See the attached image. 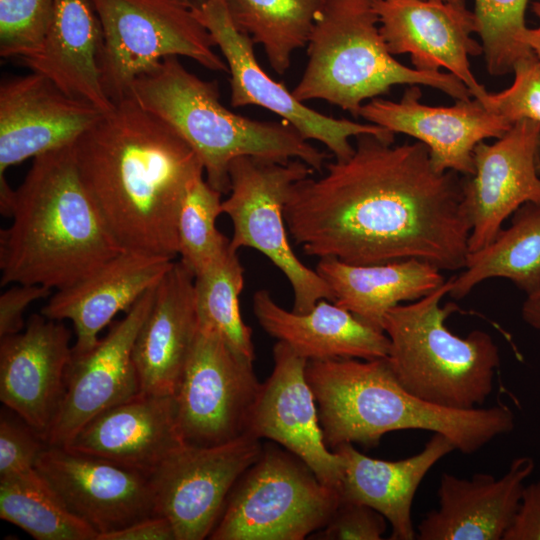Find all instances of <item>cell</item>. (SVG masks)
Listing matches in <instances>:
<instances>
[{"label": "cell", "instance_id": "6da1fadb", "mask_svg": "<svg viewBox=\"0 0 540 540\" xmlns=\"http://www.w3.org/2000/svg\"><path fill=\"white\" fill-rule=\"evenodd\" d=\"M356 140L349 158L292 185L284 218L295 244L308 256L348 264L418 259L463 269L471 226L459 173L437 170L420 141Z\"/></svg>", "mask_w": 540, "mask_h": 540}, {"label": "cell", "instance_id": "7a4b0ae2", "mask_svg": "<svg viewBox=\"0 0 540 540\" xmlns=\"http://www.w3.org/2000/svg\"><path fill=\"white\" fill-rule=\"evenodd\" d=\"M72 149L81 180L121 247L174 260L182 201L205 175L192 148L127 97Z\"/></svg>", "mask_w": 540, "mask_h": 540}, {"label": "cell", "instance_id": "3957f363", "mask_svg": "<svg viewBox=\"0 0 540 540\" xmlns=\"http://www.w3.org/2000/svg\"><path fill=\"white\" fill-rule=\"evenodd\" d=\"M72 145L33 158L15 189L12 223L0 231L1 286L60 290L125 250L83 184Z\"/></svg>", "mask_w": 540, "mask_h": 540}, {"label": "cell", "instance_id": "277c9868", "mask_svg": "<svg viewBox=\"0 0 540 540\" xmlns=\"http://www.w3.org/2000/svg\"><path fill=\"white\" fill-rule=\"evenodd\" d=\"M306 378L331 450L343 443L375 447L389 432L415 429L441 433L456 450L471 454L515 426L512 410L503 404L456 410L414 396L387 357L311 360Z\"/></svg>", "mask_w": 540, "mask_h": 540}, {"label": "cell", "instance_id": "5b68a950", "mask_svg": "<svg viewBox=\"0 0 540 540\" xmlns=\"http://www.w3.org/2000/svg\"><path fill=\"white\" fill-rule=\"evenodd\" d=\"M129 98L173 128L199 158L207 182L230 190L229 166L241 156L271 162L299 159L314 171L327 154L287 122L258 121L226 108L216 82L189 72L178 56L163 58L132 84Z\"/></svg>", "mask_w": 540, "mask_h": 540}, {"label": "cell", "instance_id": "8992f818", "mask_svg": "<svg viewBox=\"0 0 540 540\" xmlns=\"http://www.w3.org/2000/svg\"><path fill=\"white\" fill-rule=\"evenodd\" d=\"M308 61L293 89L301 101L324 100L354 117L365 100L395 85H425L457 101L470 100L456 76L420 71L396 60L380 33L374 0H325L307 43Z\"/></svg>", "mask_w": 540, "mask_h": 540}, {"label": "cell", "instance_id": "52a82bcc", "mask_svg": "<svg viewBox=\"0 0 540 540\" xmlns=\"http://www.w3.org/2000/svg\"><path fill=\"white\" fill-rule=\"evenodd\" d=\"M451 282L391 308L382 329L390 343L387 359L408 392L438 406L468 410L483 405L491 394L500 356L487 332L474 330L460 337L445 324L458 310L454 303L440 306Z\"/></svg>", "mask_w": 540, "mask_h": 540}, {"label": "cell", "instance_id": "ba28073f", "mask_svg": "<svg viewBox=\"0 0 540 540\" xmlns=\"http://www.w3.org/2000/svg\"><path fill=\"white\" fill-rule=\"evenodd\" d=\"M102 27L100 81L114 104L127 98L133 82L163 58H191L212 71L228 72L214 52L209 31L188 0H92Z\"/></svg>", "mask_w": 540, "mask_h": 540}, {"label": "cell", "instance_id": "9c48e42d", "mask_svg": "<svg viewBox=\"0 0 540 540\" xmlns=\"http://www.w3.org/2000/svg\"><path fill=\"white\" fill-rule=\"evenodd\" d=\"M340 503L292 453L272 445L233 486L212 540H303L324 527Z\"/></svg>", "mask_w": 540, "mask_h": 540}, {"label": "cell", "instance_id": "30bf717a", "mask_svg": "<svg viewBox=\"0 0 540 540\" xmlns=\"http://www.w3.org/2000/svg\"><path fill=\"white\" fill-rule=\"evenodd\" d=\"M299 159L271 162L250 156L234 159L229 166V196L222 200V214L233 225V249L252 248L265 255L287 278L297 313L310 311L317 302L334 296L316 270L295 255L287 236L284 205L294 183L313 173Z\"/></svg>", "mask_w": 540, "mask_h": 540}, {"label": "cell", "instance_id": "8fae6325", "mask_svg": "<svg viewBox=\"0 0 540 540\" xmlns=\"http://www.w3.org/2000/svg\"><path fill=\"white\" fill-rule=\"evenodd\" d=\"M253 362L200 328L173 394L186 445L209 447L248 432L261 384Z\"/></svg>", "mask_w": 540, "mask_h": 540}, {"label": "cell", "instance_id": "7c38bea8", "mask_svg": "<svg viewBox=\"0 0 540 540\" xmlns=\"http://www.w3.org/2000/svg\"><path fill=\"white\" fill-rule=\"evenodd\" d=\"M194 16L211 34L230 73L231 105H255L282 117L305 139L324 144L335 160L349 158L351 137L372 134L392 139L388 129L368 123L324 115L297 100L282 83L272 79L259 65L252 39L234 24L226 0H188Z\"/></svg>", "mask_w": 540, "mask_h": 540}, {"label": "cell", "instance_id": "4fadbf2b", "mask_svg": "<svg viewBox=\"0 0 540 540\" xmlns=\"http://www.w3.org/2000/svg\"><path fill=\"white\" fill-rule=\"evenodd\" d=\"M262 449L249 433L215 446H182L150 476L155 515L170 521L176 540L209 538L233 486Z\"/></svg>", "mask_w": 540, "mask_h": 540}, {"label": "cell", "instance_id": "5bb4252c", "mask_svg": "<svg viewBox=\"0 0 540 540\" xmlns=\"http://www.w3.org/2000/svg\"><path fill=\"white\" fill-rule=\"evenodd\" d=\"M35 469L97 540L155 515L150 476L138 471L60 445H47Z\"/></svg>", "mask_w": 540, "mask_h": 540}, {"label": "cell", "instance_id": "9a60e30c", "mask_svg": "<svg viewBox=\"0 0 540 540\" xmlns=\"http://www.w3.org/2000/svg\"><path fill=\"white\" fill-rule=\"evenodd\" d=\"M474 174L463 179L469 252L488 245L525 203H540V123L521 119L492 144L474 149Z\"/></svg>", "mask_w": 540, "mask_h": 540}, {"label": "cell", "instance_id": "2e32d148", "mask_svg": "<svg viewBox=\"0 0 540 540\" xmlns=\"http://www.w3.org/2000/svg\"><path fill=\"white\" fill-rule=\"evenodd\" d=\"M156 286L138 299L124 318L112 322L91 350L72 353L65 396L46 437L48 445L67 444L97 414L140 393L133 347L153 304Z\"/></svg>", "mask_w": 540, "mask_h": 540}, {"label": "cell", "instance_id": "e0dca14e", "mask_svg": "<svg viewBox=\"0 0 540 540\" xmlns=\"http://www.w3.org/2000/svg\"><path fill=\"white\" fill-rule=\"evenodd\" d=\"M105 112L31 73L0 85V176L26 159L74 142Z\"/></svg>", "mask_w": 540, "mask_h": 540}, {"label": "cell", "instance_id": "ac0fdd59", "mask_svg": "<svg viewBox=\"0 0 540 540\" xmlns=\"http://www.w3.org/2000/svg\"><path fill=\"white\" fill-rule=\"evenodd\" d=\"M273 359V371L261 384L247 433L279 443L323 484L339 492L342 462L324 441L317 403L306 378L308 361L281 341L273 347Z\"/></svg>", "mask_w": 540, "mask_h": 540}, {"label": "cell", "instance_id": "d6986e66", "mask_svg": "<svg viewBox=\"0 0 540 540\" xmlns=\"http://www.w3.org/2000/svg\"><path fill=\"white\" fill-rule=\"evenodd\" d=\"M380 33L389 52L409 54L415 69L449 70L480 99L487 91L474 77L469 56L483 53L471 35L474 12L444 0H374Z\"/></svg>", "mask_w": 540, "mask_h": 540}, {"label": "cell", "instance_id": "ffe728a7", "mask_svg": "<svg viewBox=\"0 0 540 540\" xmlns=\"http://www.w3.org/2000/svg\"><path fill=\"white\" fill-rule=\"evenodd\" d=\"M70 338L61 321L41 313L24 331L0 338V400L45 441L65 396Z\"/></svg>", "mask_w": 540, "mask_h": 540}, {"label": "cell", "instance_id": "44dd1931", "mask_svg": "<svg viewBox=\"0 0 540 540\" xmlns=\"http://www.w3.org/2000/svg\"><path fill=\"white\" fill-rule=\"evenodd\" d=\"M421 96L420 88L410 85L398 102L374 98L364 103L359 116L425 144L433 166L439 171L474 174L475 147L487 138H500L512 127L478 99L434 107L422 104Z\"/></svg>", "mask_w": 540, "mask_h": 540}, {"label": "cell", "instance_id": "7402d4cb", "mask_svg": "<svg viewBox=\"0 0 540 540\" xmlns=\"http://www.w3.org/2000/svg\"><path fill=\"white\" fill-rule=\"evenodd\" d=\"M184 445L173 395L140 392L97 414L63 446L151 476Z\"/></svg>", "mask_w": 540, "mask_h": 540}, {"label": "cell", "instance_id": "603a6c76", "mask_svg": "<svg viewBox=\"0 0 540 540\" xmlns=\"http://www.w3.org/2000/svg\"><path fill=\"white\" fill-rule=\"evenodd\" d=\"M173 262L124 250L76 283L57 290L40 313L53 320H70L76 335L72 353H86L97 344L99 332L156 286Z\"/></svg>", "mask_w": 540, "mask_h": 540}, {"label": "cell", "instance_id": "cb8c5ba5", "mask_svg": "<svg viewBox=\"0 0 540 540\" xmlns=\"http://www.w3.org/2000/svg\"><path fill=\"white\" fill-rule=\"evenodd\" d=\"M533 458H515L500 478L476 473L470 479L443 473L438 508L418 525L419 540H503L517 513Z\"/></svg>", "mask_w": 540, "mask_h": 540}, {"label": "cell", "instance_id": "d4e9b609", "mask_svg": "<svg viewBox=\"0 0 540 540\" xmlns=\"http://www.w3.org/2000/svg\"><path fill=\"white\" fill-rule=\"evenodd\" d=\"M198 331L194 274L181 261H174L156 286L134 343L141 393L174 394Z\"/></svg>", "mask_w": 540, "mask_h": 540}, {"label": "cell", "instance_id": "484cf974", "mask_svg": "<svg viewBox=\"0 0 540 540\" xmlns=\"http://www.w3.org/2000/svg\"><path fill=\"white\" fill-rule=\"evenodd\" d=\"M252 307L270 336L307 361L388 357L390 343L384 331L367 325L335 302L323 299L310 311L297 313L278 305L262 289L254 293Z\"/></svg>", "mask_w": 540, "mask_h": 540}, {"label": "cell", "instance_id": "4316f807", "mask_svg": "<svg viewBox=\"0 0 540 540\" xmlns=\"http://www.w3.org/2000/svg\"><path fill=\"white\" fill-rule=\"evenodd\" d=\"M456 450L453 442L434 433L417 454L398 461L370 458L352 443L333 449L341 458L340 501L367 505L391 524L393 540L416 538L411 507L416 491L428 471L443 457Z\"/></svg>", "mask_w": 540, "mask_h": 540}, {"label": "cell", "instance_id": "83f0119b", "mask_svg": "<svg viewBox=\"0 0 540 540\" xmlns=\"http://www.w3.org/2000/svg\"><path fill=\"white\" fill-rule=\"evenodd\" d=\"M53 2L51 25L41 49L20 62L52 80L66 94L111 111L115 104L100 81L102 27L92 0Z\"/></svg>", "mask_w": 540, "mask_h": 540}, {"label": "cell", "instance_id": "f1b7e54d", "mask_svg": "<svg viewBox=\"0 0 540 540\" xmlns=\"http://www.w3.org/2000/svg\"><path fill=\"white\" fill-rule=\"evenodd\" d=\"M315 270L338 306L381 331L391 308L416 301L446 282L439 268L418 259L355 265L327 257L319 259Z\"/></svg>", "mask_w": 540, "mask_h": 540}, {"label": "cell", "instance_id": "f546056e", "mask_svg": "<svg viewBox=\"0 0 540 540\" xmlns=\"http://www.w3.org/2000/svg\"><path fill=\"white\" fill-rule=\"evenodd\" d=\"M491 278L508 279L527 295L540 287V203L520 206L507 229L467 254L463 271L452 277L449 295L461 299Z\"/></svg>", "mask_w": 540, "mask_h": 540}, {"label": "cell", "instance_id": "4dcf8cb0", "mask_svg": "<svg viewBox=\"0 0 540 540\" xmlns=\"http://www.w3.org/2000/svg\"><path fill=\"white\" fill-rule=\"evenodd\" d=\"M235 26L263 46L278 73L290 67L291 56L307 46L325 0H226Z\"/></svg>", "mask_w": 540, "mask_h": 540}, {"label": "cell", "instance_id": "1f68e13d", "mask_svg": "<svg viewBox=\"0 0 540 540\" xmlns=\"http://www.w3.org/2000/svg\"><path fill=\"white\" fill-rule=\"evenodd\" d=\"M0 518L36 540H97L34 468L0 478Z\"/></svg>", "mask_w": 540, "mask_h": 540}, {"label": "cell", "instance_id": "d6a6232c", "mask_svg": "<svg viewBox=\"0 0 540 540\" xmlns=\"http://www.w3.org/2000/svg\"><path fill=\"white\" fill-rule=\"evenodd\" d=\"M229 245L194 277L199 327L216 332L234 351L255 360L252 330L240 313L244 268Z\"/></svg>", "mask_w": 540, "mask_h": 540}, {"label": "cell", "instance_id": "836d02e7", "mask_svg": "<svg viewBox=\"0 0 540 540\" xmlns=\"http://www.w3.org/2000/svg\"><path fill=\"white\" fill-rule=\"evenodd\" d=\"M221 196L201 175L182 201L177 220L178 255L194 277L230 243L216 226L217 217L222 214Z\"/></svg>", "mask_w": 540, "mask_h": 540}, {"label": "cell", "instance_id": "e575fe53", "mask_svg": "<svg viewBox=\"0 0 540 540\" xmlns=\"http://www.w3.org/2000/svg\"><path fill=\"white\" fill-rule=\"evenodd\" d=\"M476 33L481 38L486 69L492 76L513 71L515 63L533 53L521 41L526 30L528 0H474Z\"/></svg>", "mask_w": 540, "mask_h": 540}, {"label": "cell", "instance_id": "d590c367", "mask_svg": "<svg viewBox=\"0 0 540 540\" xmlns=\"http://www.w3.org/2000/svg\"><path fill=\"white\" fill-rule=\"evenodd\" d=\"M53 0H0V55L22 59L38 52L49 31Z\"/></svg>", "mask_w": 540, "mask_h": 540}, {"label": "cell", "instance_id": "8d00e7d4", "mask_svg": "<svg viewBox=\"0 0 540 540\" xmlns=\"http://www.w3.org/2000/svg\"><path fill=\"white\" fill-rule=\"evenodd\" d=\"M513 72L515 78L509 88L496 94L487 92L478 100L512 125L521 119L540 123L539 59L531 53L515 63Z\"/></svg>", "mask_w": 540, "mask_h": 540}, {"label": "cell", "instance_id": "74e56055", "mask_svg": "<svg viewBox=\"0 0 540 540\" xmlns=\"http://www.w3.org/2000/svg\"><path fill=\"white\" fill-rule=\"evenodd\" d=\"M42 435L7 407L0 413V478L35 468L47 446Z\"/></svg>", "mask_w": 540, "mask_h": 540}, {"label": "cell", "instance_id": "f35d334b", "mask_svg": "<svg viewBox=\"0 0 540 540\" xmlns=\"http://www.w3.org/2000/svg\"><path fill=\"white\" fill-rule=\"evenodd\" d=\"M386 518L375 509L356 502L340 501L327 524L310 538L323 540H380Z\"/></svg>", "mask_w": 540, "mask_h": 540}, {"label": "cell", "instance_id": "ab89813d", "mask_svg": "<svg viewBox=\"0 0 540 540\" xmlns=\"http://www.w3.org/2000/svg\"><path fill=\"white\" fill-rule=\"evenodd\" d=\"M51 289L31 284H15L0 296V338L24 328L23 315L34 301L46 298Z\"/></svg>", "mask_w": 540, "mask_h": 540}, {"label": "cell", "instance_id": "60d3db41", "mask_svg": "<svg viewBox=\"0 0 540 540\" xmlns=\"http://www.w3.org/2000/svg\"><path fill=\"white\" fill-rule=\"evenodd\" d=\"M503 540H540V480L524 487L517 513Z\"/></svg>", "mask_w": 540, "mask_h": 540}, {"label": "cell", "instance_id": "b9f144b4", "mask_svg": "<svg viewBox=\"0 0 540 540\" xmlns=\"http://www.w3.org/2000/svg\"><path fill=\"white\" fill-rule=\"evenodd\" d=\"M98 540H176V536L166 517L152 515L123 529L102 535Z\"/></svg>", "mask_w": 540, "mask_h": 540}, {"label": "cell", "instance_id": "7bdbcfd3", "mask_svg": "<svg viewBox=\"0 0 540 540\" xmlns=\"http://www.w3.org/2000/svg\"><path fill=\"white\" fill-rule=\"evenodd\" d=\"M522 318L531 327L540 330V287L527 295L522 306Z\"/></svg>", "mask_w": 540, "mask_h": 540}, {"label": "cell", "instance_id": "ee69618b", "mask_svg": "<svg viewBox=\"0 0 540 540\" xmlns=\"http://www.w3.org/2000/svg\"><path fill=\"white\" fill-rule=\"evenodd\" d=\"M532 10L540 20V3L538 1H535L532 4ZM521 41L532 50L540 61V24L536 28L527 27L522 35Z\"/></svg>", "mask_w": 540, "mask_h": 540}, {"label": "cell", "instance_id": "f6af8a7d", "mask_svg": "<svg viewBox=\"0 0 540 540\" xmlns=\"http://www.w3.org/2000/svg\"><path fill=\"white\" fill-rule=\"evenodd\" d=\"M449 3H453L460 6H465V0H444Z\"/></svg>", "mask_w": 540, "mask_h": 540}, {"label": "cell", "instance_id": "bcb514c9", "mask_svg": "<svg viewBox=\"0 0 540 540\" xmlns=\"http://www.w3.org/2000/svg\"><path fill=\"white\" fill-rule=\"evenodd\" d=\"M540 3V0H537Z\"/></svg>", "mask_w": 540, "mask_h": 540}]
</instances>
